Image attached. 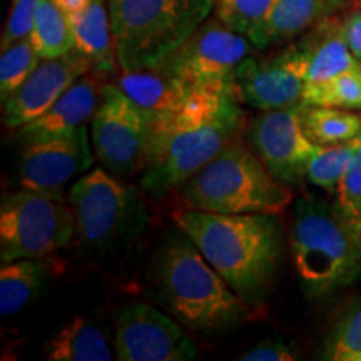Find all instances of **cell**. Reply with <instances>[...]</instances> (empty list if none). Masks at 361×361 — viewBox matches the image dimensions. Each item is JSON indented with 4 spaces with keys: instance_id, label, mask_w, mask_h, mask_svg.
Listing matches in <instances>:
<instances>
[{
    "instance_id": "obj_19",
    "label": "cell",
    "mask_w": 361,
    "mask_h": 361,
    "mask_svg": "<svg viewBox=\"0 0 361 361\" xmlns=\"http://www.w3.org/2000/svg\"><path fill=\"white\" fill-rule=\"evenodd\" d=\"M310 49V66L306 74V87L319 85L343 72L358 69V61L346 45L341 34V20L328 17L305 32Z\"/></svg>"
},
{
    "instance_id": "obj_10",
    "label": "cell",
    "mask_w": 361,
    "mask_h": 361,
    "mask_svg": "<svg viewBox=\"0 0 361 361\" xmlns=\"http://www.w3.org/2000/svg\"><path fill=\"white\" fill-rule=\"evenodd\" d=\"M310 49L305 37L266 59L246 57L233 78V94L241 104L273 111L305 102Z\"/></svg>"
},
{
    "instance_id": "obj_11",
    "label": "cell",
    "mask_w": 361,
    "mask_h": 361,
    "mask_svg": "<svg viewBox=\"0 0 361 361\" xmlns=\"http://www.w3.org/2000/svg\"><path fill=\"white\" fill-rule=\"evenodd\" d=\"M252 47L246 35L234 32L218 19L206 20L162 64L194 87L233 90L234 72L250 57Z\"/></svg>"
},
{
    "instance_id": "obj_16",
    "label": "cell",
    "mask_w": 361,
    "mask_h": 361,
    "mask_svg": "<svg viewBox=\"0 0 361 361\" xmlns=\"http://www.w3.org/2000/svg\"><path fill=\"white\" fill-rule=\"evenodd\" d=\"M102 90L104 85L87 72L66 90L51 109L32 123L19 128L17 139L24 144L74 133L92 121L101 104Z\"/></svg>"
},
{
    "instance_id": "obj_29",
    "label": "cell",
    "mask_w": 361,
    "mask_h": 361,
    "mask_svg": "<svg viewBox=\"0 0 361 361\" xmlns=\"http://www.w3.org/2000/svg\"><path fill=\"white\" fill-rule=\"evenodd\" d=\"M271 4L273 0H216V19L251 39L268 16Z\"/></svg>"
},
{
    "instance_id": "obj_32",
    "label": "cell",
    "mask_w": 361,
    "mask_h": 361,
    "mask_svg": "<svg viewBox=\"0 0 361 361\" xmlns=\"http://www.w3.org/2000/svg\"><path fill=\"white\" fill-rule=\"evenodd\" d=\"M296 358V350L283 338H268L239 356L243 361H293Z\"/></svg>"
},
{
    "instance_id": "obj_5",
    "label": "cell",
    "mask_w": 361,
    "mask_h": 361,
    "mask_svg": "<svg viewBox=\"0 0 361 361\" xmlns=\"http://www.w3.org/2000/svg\"><path fill=\"white\" fill-rule=\"evenodd\" d=\"M216 0H109L121 72L149 69L169 59L214 11Z\"/></svg>"
},
{
    "instance_id": "obj_26",
    "label": "cell",
    "mask_w": 361,
    "mask_h": 361,
    "mask_svg": "<svg viewBox=\"0 0 361 361\" xmlns=\"http://www.w3.org/2000/svg\"><path fill=\"white\" fill-rule=\"evenodd\" d=\"M356 147H358V135L348 142L338 144V146L319 147L318 152L311 157L306 178L316 188L336 194L350 168Z\"/></svg>"
},
{
    "instance_id": "obj_30",
    "label": "cell",
    "mask_w": 361,
    "mask_h": 361,
    "mask_svg": "<svg viewBox=\"0 0 361 361\" xmlns=\"http://www.w3.org/2000/svg\"><path fill=\"white\" fill-rule=\"evenodd\" d=\"M39 4L40 0H12L11 12H8V19L4 27L2 40H0L2 51L22 39L29 37L35 16H37Z\"/></svg>"
},
{
    "instance_id": "obj_13",
    "label": "cell",
    "mask_w": 361,
    "mask_h": 361,
    "mask_svg": "<svg viewBox=\"0 0 361 361\" xmlns=\"http://www.w3.org/2000/svg\"><path fill=\"white\" fill-rule=\"evenodd\" d=\"M119 361H188L197 348L178 319L147 303H129L116 316Z\"/></svg>"
},
{
    "instance_id": "obj_18",
    "label": "cell",
    "mask_w": 361,
    "mask_h": 361,
    "mask_svg": "<svg viewBox=\"0 0 361 361\" xmlns=\"http://www.w3.org/2000/svg\"><path fill=\"white\" fill-rule=\"evenodd\" d=\"M116 84L146 111L152 121L178 111L196 90L194 85L179 79L166 64L123 72Z\"/></svg>"
},
{
    "instance_id": "obj_1",
    "label": "cell",
    "mask_w": 361,
    "mask_h": 361,
    "mask_svg": "<svg viewBox=\"0 0 361 361\" xmlns=\"http://www.w3.org/2000/svg\"><path fill=\"white\" fill-rule=\"evenodd\" d=\"M247 121L233 90L196 87L178 111L152 121L141 188L156 200L183 186L213 157L241 139Z\"/></svg>"
},
{
    "instance_id": "obj_25",
    "label": "cell",
    "mask_w": 361,
    "mask_h": 361,
    "mask_svg": "<svg viewBox=\"0 0 361 361\" xmlns=\"http://www.w3.org/2000/svg\"><path fill=\"white\" fill-rule=\"evenodd\" d=\"M322 360L360 361L361 358V296L343 311L324 338Z\"/></svg>"
},
{
    "instance_id": "obj_6",
    "label": "cell",
    "mask_w": 361,
    "mask_h": 361,
    "mask_svg": "<svg viewBox=\"0 0 361 361\" xmlns=\"http://www.w3.org/2000/svg\"><path fill=\"white\" fill-rule=\"evenodd\" d=\"M191 209L221 214H283L293 200L250 146L234 141L179 188Z\"/></svg>"
},
{
    "instance_id": "obj_12",
    "label": "cell",
    "mask_w": 361,
    "mask_h": 361,
    "mask_svg": "<svg viewBox=\"0 0 361 361\" xmlns=\"http://www.w3.org/2000/svg\"><path fill=\"white\" fill-rule=\"evenodd\" d=\"M305 102L283 109L263 111L246 128L247 146L274 178L296 186L306 178L308 164L318 149L305 134L301 111Z\"/></svg>"
},
{
    "instance_id": "obj_2",
    "label": "cell",
    "mask_w": 361,
    "mask_h": 361,
    "mask_svg": "<svg viewBox=\"0 0 361 361\" xmlns=\"http://www.w3.org/2000/svg\"><path fill=\"white\" fill-rule=\"evenodd\" d=\"M174 224L245 303L258 306L271 291L284 251L279 214H221L178 209Z\"/></svg>"
},
{
    "instance_id": "obj_17",
    "label": "cell",
    "mask_w": 361,
    "mask_h": 361,
    "mask_svg": "<svg viewBox=\"0 0 361 361\" xmlns=\"http://www.w3.org/2000/svg\"><path fill=\"white\" fill-rule=\"evenodd\" d=\"M346 2L348 0H273L268 16L250 40L259 51L288 42L335 16Z\"/></svg>"
},
{
    "instance_id": "obj_21",
    "label": "cell",
    "mask_w": 361,
    "mask_h": 361,
    "mask_svg": "<svg viewBox=\"0 0 361 361\" xmlns=\"http://www.w3.org/2000/svg\"><path fill=\"white\" fill-rule=\"evenodd\" d=\"M44 355L51 361H109L114 351L97 324L78 316L45 341Z\"/></svg>"
},
{
    "instance_id": "obj_22",
    "label": "cell",
    "mask_w": 361,
    "mask_h": 361,
    "mask_svg": "<svg viewBox=\"0 0 361 361\" xmlns=\"http://www.w3.org/2000/svg\"><path fill=\"white\" fill-rule=\"evenodd\" d=\"M49 266L44 258H24L2 263L0 269V314L24 310L42 290Z\"/></svg>"
},
{
    "instance_id": "obj_23",
    "label": "cell",
    "mask_w": 361,
    "mask_h": 361,
    "mask_svg": "<svg viewBox=\"0 0 361 361\" xmlns=\"http://www.w3.org/2000/svg\"><path fill=\"white\" fill-rule=\"evenodd\" d=\"M305 134L316 146H338L355 139L361 130V114L328 106H310L301 111Z\"/></svg>"
},
{
    "instance_id": "obj_3",
    "label": "cell",
    "mask_w": 361,
    "mask_h": 361,
    "mask_svg": "<svg viewBox=\"0 0 361 361\" xmlns=\"http://www.w3.org/2000/svg\"><path fill=\"white\" fill-rule=\"evenodd\" d=\"M152 283L166 308L194 331H224L241 324L251 311L180 229L159 246Z\"/></svg>"
},
{
    "instance_id": "obj_27",
    "label": "cell",
    "mask_w": 361,
    "mask_h": 361,
    "mask_svg": "<svg viewBox=\"0 0 361 361\" xmlns=\"http://www.w3.org/2000/svg\"><path fill=\"white\" fill-rule=\"evenodd\" d=\"M303 101L310 106L361 111V67L343 72L319 85L306 87Z\"/></svg>"
},
{
    "instance_id": "obj_31",
    "label": "cell",
    "mask_w": 361,
    "mask_h": 361,
    "mask_svg": "<svg viewBox=\"0 0 361 361\" xmlns=\"http://www.w3.org/2000/svg\"><path fill=\"white\" fill-rule=\"evenodd\" d=\"M336 204L350 218L361 221V130L350 168L336 191Z\"/></svg>"
},
{
    "instance_id": "obj_34",
    "label": "cell",
    "mask_w": 361,
    "mask_h": 361,
    "mask_svg": "<svg viewBox=\"0 0 361 361\" xmlns=\"http://www.w3.org/2000/svg\"><path fill=\"white\" fill-rule=\"evenodd\" d=\"M52 2L61 8L66 16H72V13L82 12L90 4V0H52Z\"/></svg>"
},
{
    "instance_id": "obj_24",
    "label": "cell",
    "mask_w": 361,
    "mask_h": 361,
    "mask_svg": "<svg viewBox=\"0 0 361 361\" xmlns=\"http://www.w3.org/2000/svg\"><path fill=\"white\" fill-rule=\"evenodd\" d=\"M29 40L42 61L66 56L74 51V35L69 17L52 0H40Z\"/></svg>"
},
{
    "instance_id": "obj_20",
    "label": "cell",
    "mask_w": 361,
    "mask_h": 361,
    "mask_svg": "<svg viewBox=\"0 0 361 361\" xmlns=\"http://www.w3.org/2000/svg\"><path fill=\"white\" fill-rule=\"evenodd\" d=\"M69 17L74 49L87 57L97 74H112L117 59L112 39L109 0H90L82 12Z\"/></svg>"
},
{
    "instance_id": "obj_7",
    "label": "cell",
    "mask_w": 361,
    "mask_h": 361,
    "mask_svg": "<svg viewBox=\"0 0 361 361\" xmlns=\"http://www.w3.org/2000/svg\"><path fill=\"white\" fill-rule=\"evenodd\" d=\"M67 200L74 211L75 236L85 250L112 252L128 246L146 223L137 189L104 168L80 176Z\"/></svg>"
},
{
    "instance_id": "obj_36",
    "label": "cell",
    "mask_w": 361,
    "mask_h": 361,
    "mask_svg": "<svg viewBox=\"0 0 361 361\" xmlns=\"http://www.w3.org/2000/svg\"><path fill=\"white\" fill-rule=\"evenodd\" d=\"M360 361H361V358H360Z\"/></svg>"
},
{
    "instance_id": "obj_15",
    "label": "cell",
    "mask_w": 361,
    "mask_h": 361,
    "mask_svg": "<svg viewBox=\"0 0 361 361\" xmlns=\"http://www.w3.org/2000/svg\"><path fill=\"white\" fill-rule=\"evenodd\" d=\"M92 69L89 59L75 49L57 59H44L25 84L4 102V126L19 129L32 123L51 109L75 80Z\"/></svg>"
},
{
    "instance_id": "obj_14",
    "label": "cell",
    "mask_w": 361,
    "mask_h": 361,
    "mask_svg": "<svg viewBox=\"0 0 361 361\" xmlns=\"http://www.w3.org/2000/svg\"><path fill=\"white\" fill-rule=\"evenodd\" d=\"M87 128L57 137L24 142L16 162V184L19 189L62 194L74 176L87 173L96 161Z\"/></svg>"
},
{
    "instance_id": "obj_8",
    "label": "cell",
    "mask_w": 361,
    "mask_h": 361,
    "mask_svg": "<svg viewBox=\"0 0 361 361\" xmlns=\"http://www.w3.org/2000/svg\"><path fill=\"white\" fill-rule=\"evenodd\" d=\"M75 234V218L62 194L30 189L7 194L0 206V259L44 258L66 247Z\"/></svg>"
},
{
    "instance_id": "obj_33",
    "label": "cell",
    "mask_w": 361,
    "mask_h": 361,
    "mask_svg": "<svg viewBox=\"0 0 361 361\" xmlns=\"http://www.w3.org/2000/svg\"><path fill=\"white\" fill-rule=\"evenodd\" d=\"M341 34L351 54L361 61V11L350 12L341 20Z\"/></svg>"
},
{
    "instance_id": "obj_28",
    "label": "cell",
    "mask_w": 361,
    "mask_h": 361,
    "mask_svg": "<svg viewBox=\"0 0 361 361\" xmlns=\"http://www.w3.org/2000/svg\"><path fill=\"white\" fill-rule=\"evenodd\" d=\"M40 61L42 59L34 51L29 37L22 39L2 51V57H0V99H2V104L7 102L25 84L30 74L37 69Z\"/></svg>"
},
{
    "instance_id": "obj_9",
    "label": "cell",
    "mask_w": 361,
    "mask_h": 361,
    "mask_svg": "<svg viewBox=\"0 0 361 361\" xmlns=\"http://www.w3.org/2000/svg\"><path fill=\"white\" fill-rule=\"evenodd\" d=\"M152 139V119L117 84H106L90 121V141L104 169L128 179L142 173Z\"/></svg>"
},
{
    "instance_id": "obj_35",
    "label": "cell",
    "mask_w": 361,
    "mask_h": 361,
    "mask_svg": "<svg viewBox=\"0 0 361 361\" xmlns=\"http://www.w3.org/2000/svg\"><path fill=\"white\" fill-rule=\"evenodd\" d=\"M356 2H358V6L361 7V0H356Z\"/></svg>"
},
{
    "instance_id": "obj_4",
    "label": "cell",
    "mask_w": 361,
    "mask_h": 361,
    "mask_svg": "<svg viewBox=\"0 0 361 361\" xmlns=\"http://www.w3.org/2000/svg\"><path fill=\"white\" fill-rule=\"evenodd\" d=\"M290 250L306 295L319 298L361 279V221L335 202L303 196L293 209Z\"/></svg>"
}]
</instances>
